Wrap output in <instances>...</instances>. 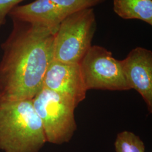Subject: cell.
<instances>
[{"mask_svg":"<svg viewBox=\"0 0 152 152\" xmlns=\"http://www.w3.org/2000/svg\"><path fill=\"white\" fill-rule=\"evenodd\" d=\"M121 64L129 87L139 92L152 112V52L137 47L132 49Z\"/></svg>","mask_w":152,"mask_h":152,"instance_id":"cell-8","label":"cell"},{"mask_svg":"<svg viewBox=\"0 0 152 152\" xmlns=\"http://www.w3.org/2000/svg\"><path fill=\"white\" fill-rule=\"evenodd\" d=\"M113 9L122 19H137L152 26V0H113Z\"/></svg>","mask_w":152,"mask_h":152,"instance_id":"cell-9","label":"cell"},{"mask_svg":"<svg viewBox=\"0 0 152 152\" xmlns=\"http://www.w3.org/2000/svg\"><path fill=\"white\" fill-rule=\"evenodd\" d=\"M32 101L41 121L46 141L61 145L70 141L77 129L74 113L76 106L73 101L45 87Z\"/></svg>","mask_w":152,"mask_h":152,"instance_id":"cell-4","label":"cell"},{"mask_svg":"<svg viewBox=\"0 0 152 152\" xmlns=\"http://www.w3.org/2000/svg\"><path fill=\"white\" fill-rule=\"evenodd\" d=\"M96 28L93 8L77 11L66 18L55 33L53 60L79 64L92 46Z\"/></svg>","mask_w":152,"mask_h":152,"instance_id":"cell-3","label":"cell"},{"mask_svg":"<svg viewBox=\"0 0 152 152\" xmlns=\"http://www.w3.org/2000/svg\"><path fill=\"white\" fill-rule=\"evenodd\" d=\"M43 87L69 98L76 107L86 95L87 90L78 63H65L53 60L44 77Z\"/></svg>","mask_w":152,"mask_h":152,"instance_id":"cell-7","label":"cell"},{"mask_svg":"<svg viewBox=\"0 0 152 152\" xmlns=\"http://www.w3.org/2000/svg\"><path fill=\"white\" fill-rule=\"evenodd\" d=\"M107 0H34L14 7L9 16L12 20L46 28L56 32L66 18L82 10L92 8Z\"/></svg>","mask_w":152,"mask_h":152,"instance_id":"cell-6","label":"cell"},{"mask_svg":"<svg viewBox=\"0 0 152 152\" xmlns=\"http://www.w3.org/2000/svg\"><path fill=\"white\" fill-rule=\"evenodd\" d=\"M31 100H0V150L38 152L46 142Z\"/></svg>","mask_w":152,"mask_h":152,"instance_id":"cell-2","label":"cell"},{"mask_svg":"<svg viewBox=\"0 0 152 152\" xmlns=\"http://www.w3.org/2000/svg\"><path fill=\"white\" fill-rule=\"evenodd\" d=\"M116 152H145V145L134 133L124 131L119 133L114 142Z\"/></svg>","mask_w":152,"mask_h":152,"instance_id":"cell-10","label":"cell"},{"mask_svg":"<svg viewBox=\"0 0 152 152\" xmlns=\"http://www.w3.org/2000/svg\"><path fill=\"white\" fill-rule=\"evenodd\" d=\"M2 44L0 100H31L42 88L53 60L54 32L16 20Z\"/></svg>","mask_w":152,"mask_h":152,"instance_id":"cell-1","label":"cell"},{"mask_svg":"<svg viewBox=\"0 0 152 152\" xmlns=\"http://www.w3.org/2000/svg\"><path fill=\"white\" fill-rule=\"evenodd\" d=\"M79 64L87 91L130 90L125 80L121 60L115 59L112 53L103 47L91 46Z\"/></svg>","mask_w":152,"mask_h":152,"instance_id":"cell-5","label":"cell"},{"mask_svg":"<svg viewBox=\"0 0 152 152\" xmlns=\"http://www.w3.org/2000/svg\"><path fill=\"white\" fill-rule=\"evenodd\" d=\"M25 0H0V28L6 23L7 16L11 10Z\"/></svg>","mask_w":152,"mask_h":152,"instance_id":"cell-11","label":"cell"}]
</instances>
